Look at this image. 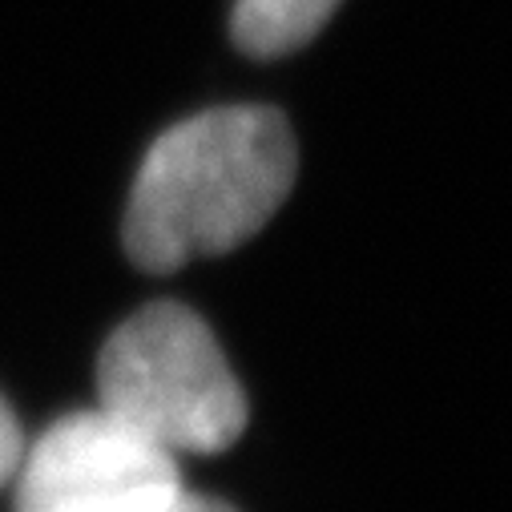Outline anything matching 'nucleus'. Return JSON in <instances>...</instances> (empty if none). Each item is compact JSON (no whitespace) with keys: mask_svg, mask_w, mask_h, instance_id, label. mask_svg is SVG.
Returning <instances> with one entry per match:
<instances>
[{"mask_svg":"<svg viewBox=\"0 0 512 512\" xmlns=\"http://www.w3.org/2000/svg\"><path fill=\"white\" fill-rule=\"evenodd\" d=\"M299 170L279 109L226 105L166 130L130 190L125 254L142 271H178L259 234L287 202Z\"/></svg>","mask_w":512,"mask_h":512,"instance_id":"obj_1","label":"nucleus"},{"mask_svg":"<svg viewBox=\"0 0 512 512\" xmlns=\"http://www.w3.org/2000/svg\"><path fill=\"white\" fill-rule=\"evenodd\" d=\"M101 408L170 456L222 452L246 428V392L214 331L182 303L125 319L97 359Z\"/></svg>","mask_w":512,"mask_h":512,"instance_id":"obj_2","label":"nucleus"},{"mask_svg":"<svg viewBox=\"0 0 512 512\" xmlns=\"http://www.w3.org/2000/svg\"><path fill=\"white\" fill-rule=\"evenodd\" d=\"M17 512H162L178 456L105 408L57 420L17 464Z\"/></svg>","mask_w":512,"mask_h":512,"instance_id":"obj_3","label":"nucleus"},{"mask_svg":"<svg viewBox=\"0 0 512 512\" xmlns=\"http://www.w3.org/2000/svg\"><path fill=\"white\" fill-rule=\"evenodd\" d=\"M339 9V0H238L234 41L250 57H283L307 45Z\"/></svg>","mask_w":512,"mask_h":512,"instance_id":"obj_4","label":"nucleus"},{"mask_svg":"<svg viewBox=\"0 0 512 512\" xmlns=\"http://www.w3.org/2000/svg\"><path fill=\"white\" fill-rule=\"evenodd\" d=\"M25 456V440H21V424L13 416V408L0 400V484H9L17 476V464Z\"/></svg>","mask_w":512,"mask_h":512,"instance_id":"obj_5","label":"nucleus"},{"mask_svg":"<svg viewBox=\"0 0 512 512\" xmlns=\"http://www.w3.org/2000/svg\"><path fill=\"white\" fill-rule=\"evenodd\" d=\"M162 512H234L230 504H222V500H214V496H198V492H178Z\"/></svg>","mask_w":512,"mask_h":512,"instance_id":"obj_6","label":"nucleus"}]
</instances>
